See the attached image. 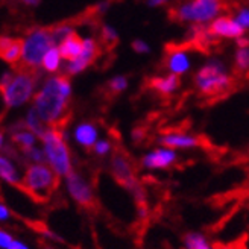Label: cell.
<instances>
[{"label": "cell", "mask_w": 249, "mask_h": 249, "mask_svg": "<svg viewBox=\"0 0 249 249\" xmlns=\"http://www.w3.org/2000/svg\"><path fill=\"white\" fill-rule=\"evenodd\" d=\"M71 96L70 79L66 74H56L49 78L43 89L34 96V108L47 126L61 128L66 123L69 113V101Z\"/></svg>", "instance_id": "6da1fadb"}, {"label": "cell", "mask_w": 249, "mask_h": 249, "mask_svg": "<svg viewBox=\"0 0 249 249\" xmlns=\"http://www.w3.org/2000/svg\"><path fill=\"white\" fill-rule=\"evenodd\" d=\"M109 169H111V175L113 178L123 187L126 189L135 199V202L140 207V213L143 216H146V192L143 189L142 182L137 178L135 173V166L132 163V160L129 158V155L122 151V149H117L114 152V155L111 157V163H109Z\"/></svg>", "instance_id": "7a4b0ae2"}, {"label": "cell", "mask_w": 249, "mask_h": 249, "mask_svg": "<svg viewBox=\"0 0 249 249\" xmlns=\"http://www.w3.org/2000/svg\"><path fill=\"white\" fill-rule=\"evenodd\" d=\"M55 47V40L51 28L32 29L23 40V58L16 66L17 70L36 71V67L43 64L44 55Z\"/></svg>", "instance_id": "3957f363"}, {"label": "cell", "mask_w": 249, "mask_h": 249, "mask_svg": "<svg viewBox=\"0 0 249 249\" xmlns=\"http://www.w3.org/2000/svg\"><path fill=\"white\" fill-rule=\"evenodd\" d=\"M43 151L46 154V161L51 166L58 177H69L73 172L71 155L67 143L64 142V134L61 128L49 126L46 134L41 137Z\"/></svg>", "instance_id": "277c9868"}, {"label": "cell", "mask_w": 249, "mask_h": 249, "mask_svg": "<svg viewBox=\"0 0 249 249\" xmlns=\"http://www.w3.org/2000/svg\"><path fill=\"white\" fill-rule=\"evenodd\" d=\"M58 173L46 163H32L21 178V189L36 201H46L58 187Z\"/></svg>", "instance_id": "5b68a950"}, {"label": "cell", "mask_w": 249, "mask_h": 249, "mask_svg": "<svg viewBox=\"0 0 249 249\" xmlns=\"http://www.w3.org/2000/svg\"><path fill=\"white\" fill-rule=\"evenodd\" d=\"M195 84L201 94L207 97H222L234 89V79L225 66L219 61H211L196 73Z\"/></svg>", "instance_id": "8992f818"}, {"label": "cell", "mask_w": 249, "mask_h": 249, "mask_svg": "<svg viewBox=\"0 0 249 249\" xmlns=\"http://www.w3.org/2000/svg\"><path fill=\"white\" fill-rule=\"evenodd\" d=\"M222 9V0H187V2L172 8L169 11V16L178 23L204 24L214 18Z\"/></svg>", "instance_id": "52a82bcc"}, {"label": "cell", "mask_w": 249, "mask_h": 249, "mask_svg": "<svg viewBox=\"0 0 249 249\" xmlns=\"http://www.w3.org/2000/svg\"><path fill=\"white\" fill-rule=\"evenodd\" d=\"M36 71L17 70L12 81L2 87V97L6 108H17L26 104L36 85Z\"/></svg>", "instance_id": "ba28073f"}, {"label": "cell", "mask_w": 249, "mask_h": 249, "mask_svg": "<svg viewBox=\"0 0 249 249\" xmlns=\"http://www.w3.org/2000/svg\"><path fill=\"white\" fill-rule=\"evenodd\" d=\"M66 185H67V193L78 205L82 208H93L94 207V193L90 182L87 181L82 175L76 172H71L69 177H66Z\"/></svg>", "instance_id": "9c48e42d"}, {"label": "cell", "mask_w": 249, "mask_h": 249, "mask_svg": "<svg viewBox=\"0 0 249 249\" xmlns=\"http://www.w3.org/2000/svg\"><path fill=\"white\" fill-rule=\"evenodd\" d=\"M101 55V51H99V46L97 43L93 40V38H85L84 40V51L82 53L74 59V61H70L67 64V74L71 76V74H78L81 73L82 70H85L89 66H91L93 62L99 58Z\"/></svg>", "instance_id": "30bf717a"}, {"label": "cell", "mask_w": 249, "mask_h": 249, "mask_svg": "<svg viewBox=\"0 0 249 249\" xmlns=\"http://www.w3.org/2000/svg\"><path fill=\"white\" fill-rule=\"evenodd\" d=\"M177 158H178V155L175 152V149L163 146V147L154 149L152 152L146 154L142 158V166L146 169H151V170H161V169L170 167L177 161Z\"/></svg>", "instance_id": "8fae6325"}, {"label": "cell", "mask_w": 249, "mask_h": 249, "mask_svg": "<svg viewBox=\"0 0 249 249\" xmlns=\"http://www.w3.org/2000/svg\"><path fill=\"white\" fill-rule=\"evenodd\" d=\"M211 36H222V38H240L245 34V28L231 17H219L210 24L207 29Z\"/></svg>", "instance_id": "7c38bea8"}, {"label": "cell", "mask_w": 249, "mask_h": 249, "mask_svg": "<svg viewBox=\"0 0 249 249\" xmlns=\"http://www.w3.org/2000/svg\"><path fill=\"white\" fill-rule=\"evenodd\" d=\"M164 147L170 149H193L202 144L201 137L184 134V132H170L160 137L158 140Z\"/></svg>", "instance_id": "4fadbf2b"}, {"label": "cell", "mask_w": 249, "mask_h": 249, "mask_svg": "<svg viewBox=\"0 0 249 249\" xmlns=\"http://www.w3.org/2000/svg\"><path fill=\"white\" fill-rule=\"evenodd\" d=\"M0 56L11 66H17L23 58V40L2 36L0 40Z\"/></svg>", "instance_id": "5bb4252c"}, {"label": "cell", "mask_w": 249, "mask_h": 249, "mask_svg": "<svg viewBox=\"0 0 249 249\" xmlns=\"http://www.w3.org/2000/svg\"><path fill=\"white\" fill-rule=\"evenodd\" d=\"M164 66L169 69L170 73L182 74L190 69V61H189V56L185 55L184 49L175 46L173 49H167L166 51Z\"/></svg>", "instance_id": "9a60e30c"}, {"label": "cell", "mask_w": 249, "mask_h": 249, "mask_svg": "<svg viewBox=\"0 0 249 249\" xmlns=\"http://www.w3.org/2000/svg\"><path fill=\"white\" fill-rule=\"evenodd\" d=\"M149 87L158 91L161 96H170L181 87L179 74L170 73L167 76H154L149 79Z\"/></svg>", "instance_id": "2e32d148"}, {"label": "cell", "mask_w": 249, "mask_h": 249, "mask_svg": "<svg viewBox=\"0 0 249 249\" xmlns=\"http://www.w3.org/2000/svg\"><path fill=\"white\" fill-rule=\"evenodd\" d=\"M58 49H59L62 59H66L69 62L74 61L84 51V40H81V36L73 31L67 38L59 44Z\"/></svg>", "instance_id": "e0dca14e"}, {"label": "cell", "mask_w": 249, "mask_h": 249, "mask_svg": "<svg viewBox=\"0 0 249 249\" xmlns=\"http://www.w3.org/2000/svg\"><path fill=\"white\" fill-rule=\"evenodd\" d=\"M97 128L90 122H84L78 124L74 129V140L78 144H81L85 149H93L94 144L97 143Z\"/></svg>", "instance_id": "ac0fdd59"}, {"label": "cell", "mask_w": 249, "mask_h": 249, "mask_svg": "<svg viewBox=\"0 0 249 249\" xmlns=\"http://www.w3.org/2000/svg\"><path fill=\"white\" fill-rule=\"evenodd\" d=\"M0 177H2V179L9 185H14V187L21 185V178L23 177H20L16 164L12 163L11 158L6 157V155L0 157Z\"/></svg>", "instance_id": "d6986e66"}, {"label": "cell", "mask_w": 249, "mask_h": 249, "mask_svg": "<svg viewBox=\"0 0 249 249\" xmlns=\"http://www.w3.org/2000/svg\"><path fill=\"white\" fill-rule=\"evenodd\" d=\"M24 123H26V128L29 129V131H32L38 139H41V137L46 134V131H47V124L44 123V120L40 117V114H38V111H36L34 107L29 109V113L26 114V119H24Z\"/></svg>", "instance_id": "ffe728a7"}, {"label": "cell", "mask_w": 249, "mask_h": 249, "mask_svg": "<svg viewBox=\"0 0 249 249\" xmlns=\"http://www.w3.org/2000/svg\"><path fill=\"white\" fill-rule=\"evenodd\" d=\"M11 140L14 144H17L23 152V151H28V149L35 146L36 135L32 131H29L28 128H24V129L16 131V132H11Z\"/></svg>", "instance_id": "44dd1931"}, {"label": "cell", "mask_w": 249, "mask_h": 249, "mask_svg": "<svg viewBox=\"0 0 249 249\" xmlns=\"http://www.w3.org/2000/svg\"><path fill=\"white\" fill-rule=\"evenodd\" d=\"M182 242H184L185 249H214L213 246H211V245L208 243V240L205 239V235H204V234H201V232H195V231L187 232V234L184 235Z\"/></svg>", "instance_id": "7402d4cb"}, {"label": "cell", "mask_w": 249, "mask_h": 249, "mask_svg": "<svg viewBox=\"0 0 249 249\" xmlns=\"http://www.w3.org/2000/svg\"><path fill=\"white\" fill-rule=\"evenodd\" d=\"M61 53L58 47H52L43 58V69L49 73H55L59 69Z\"/></svg>", "instance_id": "603a6c76"}, {"label": "cell", "mask_w": 249, "mask_h": 249, "mask_svg": "<svg viewBox=\"0 0 249 249\" xmlns=\"http://www.w3.org/2000/svg\"><path fill=\"white\" fill-rule=\"evenodd\" d=\"M51 29H52V35H53L55 44H61L74 31L73 24L70 21H64V23L55 24V26H52Z\"/></svg>", "instance_id": "cb8c5ba5"}, {"label": "cell", "mask_w": 249, "mask_h": 249, "mask_svg": "<svg viewBox=\"0 0 249 249\" xmlns=\"http://www.w3.org/2000/svg\"><path fill=\"white\" fill-rule=\"evenodd\" d=\"M101 43L108 49H114V46L119 43V35L114 31V28L104 24L101 28Z\"/></svg>", "instance_id": "d4e9b609"}, {"label": "cell", "mask_w": 249, "mask_h": 249, "mask_svg": "<svg viewBox=\"0 0 249 249\" xmlns=\"http://www.w3.org/2000/svg\"><path fill=\"white\" fill-rule=\"evenodd\" d=\"M234 67L239 73L249 71V47L239 49V51L235 52V64H234Z\"/></svg>", "instance_id": "484cf974"}, {"label": "cell", "mask_w": 249, "mask_h": 249, "mask_svg": "<svg viewBox=\"0 0 249 249\" xmlns=\"http://www.w3.org/2000/svg\"><path fill=\"white\" fill-rule=\"evenodd\" d=\"M126 87H128V79L126 78H124V76H116L107 84V90H108L109 94L116 96V94L126 90Z\"/></svg>", "instance_id": "4316f807"}, {"label": "cell", "mask_w": 249, "mask_h": 249, "mask_svg": "<svg viewBox=\"0 0 249 249\" xmlns=\"http://www.w3.org/2000/svg\"><path fill=\"white\" fill-rule=\"evenodd\" d=\"M23 154L29 161H32V163H47L44 151H41V149L36 146L28 149V151H23Z\"/></svg>", "instance_id": "83f0119b"}, {"label": "cell", "mask_w": 249, "mask_h": 249, "mask_svg": "<svg viewBox=\"0 0 249 249\" xmlns=\"http://www.w3.org/2000/svg\"><path fill=\"white\" fill-rule=\"evenodd\" d=\"M111 149H113V146H111V143L108 140H97V143L93 147V151L99 157H105L107 154H109Z\"/></svg>", "instance_id": "f1b7e54d"}, {"label": "cell", "mask_w": 249, "mask_h": 249, "mask_svg": "<svg viewBox=\"0 0 249 249\" xmlns=\"http://www.w3.org/2000/svg\"><path fill=\"white\" fill-rule=\"evenodd\" d=\"M235 20H237L242 26L246 29H249V8H242L237 11V16H235Z\"/></svg>", "instance_id": "f546056e"}, {"label": "cell", "mask_w": 249, "mask_h": 249, "mask_svg": "<svg viewBox=\"0 0 249 249\" xmlns=\"http://www.w3.org/2000/svg\"><path fill=\"white\" fill-rule=\"evenodd\" d=\"M12 242H14V237H12L11 232H8L6 230L0 231V248H2V249H8Z\"/></svg>", "instance_id": "4dcf8cb0"}, {"label": "cell", "mask_w": 249, "mask_h": 249, "mask_svg": "<svg viewBox=\"0 0 249 249\" xmlns=\"http://www.w3.org/2000/svg\"><path fill=\"white\" fill-rule=\"evenodd\" d=\"M132 49H134L137 53H147L149 52V46L144 41H142V40L132 41Z\"/></svg>", "instance_id": "1f68e13d"}, {"label": "cell", "mask_w": 249, "mask_h": 249, "mask_svg": "<svg viewBox=\"0 0 249 249\" xmlns=\"http://www.w3.org/2000/svg\"><path fill=\"white\" fill-rule=\"evenodd\" d=\"M40 232H43V235L46 239H49V240H53V242H59V243H62L64 240H62V237L61 235H58L56 232H53V231H51L49 228H43V230H40Z\"/></svg>", "instance_id": "d6a6232c"}, {"label": "cell", "mask_w": 249, "mask_h": 249, "mask_svg": "<svg viewBox=\"0 0 249 249\" xmlns=\"http://www.w3.org/2000/svg\"><path fill=\"white\" fill-rule=\"evenodd\" d=\"M9 217H11V211H9V208H8L5 204H0V220H2V222H6V220H9Z\"/></svg>", "instance_id": "836d02e7"}, {"label": "cell", "mask_w": 249, "mask_h": 249, "mask_svg": "<svg viewBox=\"0 0 249 249\" xmlns=\"http://www.w3.org/2000/svg\"><path fill=\"white\" fill-rule=\"evenodd\" d=\"M8 249H29V246H28L26 243H23L21 240L14 239V242H12V243L9 245V248H8Z\"/></svg>", "instance_id": "e575fe53"}, {"label": "cell", "mask_w": 249, "mask_h": 249, "mask_svg": "<svg viewBox=\"0 0 249 249\" xmlns=\"http://www.w3.org/2000/svg\"><path fill=\"white\" fill-rule=\"evenodd\" d=\"M237 44H239V49L249 47V40L248 38H243V36H240V38H237Z\"/></svg>", "instance_id": "d590c367"}, {"label": "cell", "mask_w": 249, "mask_h": 249, "mask_svg": "<svg viewBox=\"0 0 249 249\" xmlns=\"http://www.w3.org/2000/svg\"><path fill=\"white\" fill-rule=\"evenodd\" d=\"M166 2H169V0H147V3L151 6H161V5H164Z\"/></svg>", "instance_id": "8d00e7d4"}, {"label": "cell", "mask_w": 249, "mask_h": 249, "mask_svg": "<svg viewBox=\"0 0 249 249\" xmlns=\"http://www.w3.org/2000/svg\"><path fill=\"white\" fill-rule=\"evenodd\" d=\"M26 2V5H38L40 0H24Z\"/></svg>", "instance_id": "74e56055"}, {"label": "cell", "mask_w": 249, "mask_h": 249, "mask_svg": "<svg viewBox=\"0 0 249 249\" xmlns=\"http://www.w3.org/2000/svg\"><path fill=\"white\" fill-rule=\"evenodd\" d=\"M43 249H53V248H51V246H44Z\"/></svg>", "instance_id": "f35d334b"}]
</instances>
